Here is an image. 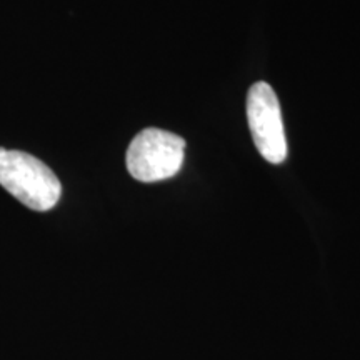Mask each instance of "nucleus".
<instances>
[{
  "instance_id": "1",
  "label": "nucleus",
  "mask_w": 360,
  "mask_h": 360,
  "mask_svg": "<svg viewBox=\"0 0 360 360\" xmlns=\"http://www.w3.org/2000/svg\"><path fill=\"white\" fill-rule=\"evenodd\" d=\"M0 186L35 212L57 205L62 186L57 175L37 157L0 147Z\"/></svg>"
},
{
  "instance_id": "2",
  "label": "nucleus",
  "mask_w": 360,
  "mask_h": 360,
  "mask_svg": "<svg viewBox=\"0 0 360 360\" xmlns=\"http://www.w3.org/2000/svg\"><path fill=\"white\" fill-rule=\"evenodd\" d=\"M186 141L177 134L162 129H143L130 142L127 170L139 182H160L172 179L182 169Z\"/></svg>"
},
{
  "instance_id": "3",
  "label": "nucleus",
  "mask_w": 360,
  "mask_h": 360,
  "mask_svg": "<svg viewBox=\"0 0 360 360\" xmlns=\"http://www.w3.org/2000/svg\"><path fill=\"white\" fill-rule=\"evenodd\" d=\"M247 120L260 155L270 164L287 159V139L281 103L274 89L265 82L254 84L247 94Z\"/></svg>"
}]
</instances>
